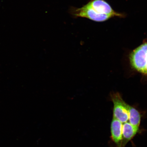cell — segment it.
Returning <instances> with one entry per match:
<instances>
[{"label": "cell", "instance_id": "obj_1", "mask_svg": "<svg viewBox=\"0 0 147 147\" xmlns=\"http://www.w3.org/2000/svg\"><path fill=\"white\" fill-rule=\"evenodd\" d=\"M72 14L74 17L86 18L97 22L107 21L114 16H122L112 8L104 0H90L81 8L73 9Z\"/></svg>", "mask_w": 147, "mask_h": 147}, {"label": "cell", "instance_id": "obj_2", "mask_svg": "<svg viewBox=\"0 0 147 147\" xmlns=\"http://www.w3.org/2000/svg\"><path fill=\"white\" fill-rule=\"evenodd\" d=\"M130 61L134 69L147 75V42L140 46L131 53Z\"/></svg>", "mask_w": 147, "mask_h": 147}, {"label": "cell", "instance_id": "obj_3", "mask_svg": "<svg viewBox=\"0 0 147 147\" xmlns=\"http://www.w3.org/2000/svg\"><path fill=\"white\" fill-rule=\"evenodd\" d=\"M110 97L113 104V117L122 123L129 119V105L123 100L119 93H112Z\"/></svg>", "mask_w": 147, "mask_h": 147}, {"label": "cell", "instance_id": "obj_4", "mask_svg": "<svg viewBox=\"0 0 147 147\" xmlns=\"http://www.w3.org/2000/svg\"><path fill=\"white\" fill-rule=\"evenodd\" d=\"M118 119L113 117L111 124V138L118 147H121L122 141L123 125Z\"/></svg>", "mask_w": 147, "mask_h": 147}, {"label": "cell", "instance_id": "obj_5", "mask_svg": "<svg viewBox=\"0 0 147 147\" xmlns=\"http://www.w3.org/2000/svg\"><path fill=\"white\" fill-rule=\"evenodd\" d=\"M139 128L132 125L126 122L123 125L122 141L121 147H124L129 141L136 135Z\"/></svg>", "mask_w": 147, "mask_h": 147}, {"label": "cell", "instance_id": "obj_6", "mask_svg": "<svg viewBox=\"0 0 147 147\" xmlns=\"http://www.w3.org/2000/svg\"><path fill=\"white\" fill-rule=\"evenodd\" d=\"M129 120L132 125L139 128L141 120L140 113L136 108L129 105Z\"/></svg>", "mask_w": 147, "mask_h": 147}]
</instances>
